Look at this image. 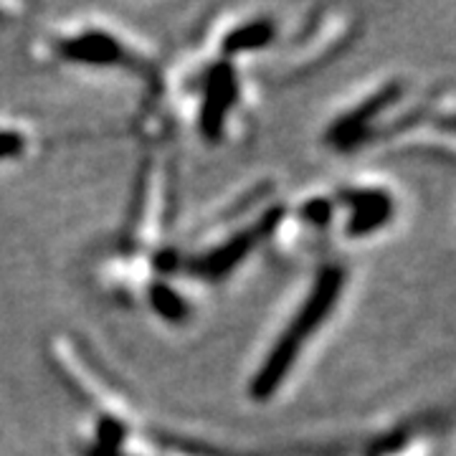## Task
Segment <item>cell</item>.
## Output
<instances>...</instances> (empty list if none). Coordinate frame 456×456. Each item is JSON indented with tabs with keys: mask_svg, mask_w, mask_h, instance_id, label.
Wrapping results in <instances>:
<instances>
[{
	"mask_svg": "<svg viewBox=\"0 0 456 456\" xmlns=\"http://www.w3.org/2000/svg\"><path fill=\"white\" fill-rule=\"evenodd\" d=\"M272 23H248L244 28H239L236 33H231L226 41V51H244V49H259L269 38H272Z\"/></svg>",
	"mask_w": 456,
	"mask_h": 456,
	"instance_id": "8992f818",
	"label": "cell"
},
{
	"mask_svg": "<svg viewBox=\"0 0 456 456\" xmlns=\"http://www.w3.org/2000/svg\"><path fill=\"white\" fill-rule=\"evenodd\" d=\"M340 289V269L330 266V269H325V272L317 277V284H314V289H312L310 299H307L305 307L299 310L292 327L279 338L277 347L269 353L266 362L261 365L259 375L254 378V383H251V395H256V398H269L272 393L277 391L279 383L284 380V375L289 373L294 358L299 355L302 342L307 340V335H312V332L320 327V322L325 320L327 312L332 310V305H335Z\"/></svg>",
	"mask_w": 456,
	"mask_h": 456,
	"instance_id": "6da1fadb",
	"label": "cell"
},
{
	"mask_svg": "<svg viewBox=\"0 0 456 456\" xmlns=\"http://www.w3.org/2000/svg\"><path fill=\"white\" fill-rule=\"evenodd\" d=\"M66 53L84 64H114L119 59V46L117 41L104 36V33H92L71 41L66 46Z\"/></svg>",
	"mask_w": 456,
	"mask_h": 456,
	"instance_id": "277c9868",
	"label": "cell"
},
{
	"mask_svg": "<svg viewBox=\"0 0 456 456\" xmlns=\"http://www.w3.org/2000/svg\"><path fill=\"white\" fill-rule=\"evenodd\" d=\"M393 97H398V86H388V89H383L380 94L375 99H370L365 107H360L358 112L347 114L345 119H342L340 125H338V130H335V134H353V132H358L373 114H378L388 102H391Z\"/></svg>",
	"mask_w": 456,
	"mask_h": 456,
	"instance_id": "5b68a950",
	"label": "cell"
},
{
	"mask_svg": "<svg viewBox=\"0 0 456 456\" xmlns=\"http://www.w3.org/2000/svg\"><path fill=\"white\" fill-rule=\"evenodd\" d=\"M23 150V137L16 132H0V158H13Z\"/></svg>",
	"mask_w": 456,
	"mask_h": 456,
	"instance_id": "9c48e42d",
	"label": "cell"
},
{
	"mask_svg": "<svg viewBox=\"0 0 456 456\" xmlns=\"http://www.w3.org/2000/svg\"><path fill=\"white\" fill-rule=\"evenodd\" d=\"M233 97V77L228 66H218L213 71L208 94H206V107H203V130L206 134H218L224 125V114L228 110V102Z\"/></svg>",
	"mask_w": 456,
	"mask_h": 456,
	"instance_id": "7a4b0ae2",
	"label": "cell"
},
{
	"mask_svg": "<svg viewBox=\"0 0 456 456\" xmlns=\"http://www.w3.org/2000/svg\"><path fill=\"white\" fill-rule=\"evenodd\" d=\"M353 218H350V233H368L383 226L393 213L391 198L380 191H365L353 196Z\"/></svg>",
	"mask_w": 456,
	"mask_h": 456,
	"instance_id": "3957f363",
	"label": "cell"
},
{
	"mask_svg": "<svg viewBox=\"0 0 456 456\" xmlns=\"http://www.w3.org/2000/svg\"><path fill=\"white\" fill-rule=\"evenodd\" d=\"M152 305L167 320H180L185 314V302L167 287H155L152 289Z\"/></svg>",
	"mask_w": 456,
	"mask_h": 456,
	"instance_id": "ba28073f",
	"label": "cell"
},
{
	"mask_svg": "<svg viewBox=\"0 0 456 456\" xmlns=\"http://www.w3.org/2000/svg\"><path fill=\"white\" fill-rule=\"evenodd\" d=\"M248 246H251V236L246 233V236H241L239 241H233V244L226 246V248H221L218 254H211V259H208V264H206V269H208L211 274H221V272H226L228 266H233V261L244 256Z\"/></svg>",
	"mask_w": 456,
	"mask_h": 456,
	"instance_id": "52a82bcc",
	"label": "cell"
}]
</instances>
